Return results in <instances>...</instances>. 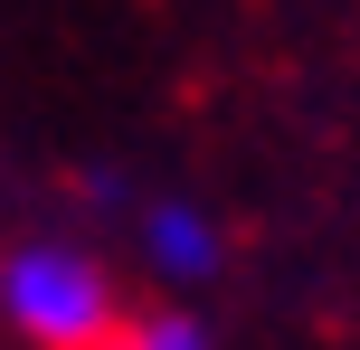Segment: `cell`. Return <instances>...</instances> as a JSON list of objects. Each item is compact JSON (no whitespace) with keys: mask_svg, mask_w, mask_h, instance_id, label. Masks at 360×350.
<instances>
[{"mask_svg":"<svg viewBox=\"0 0 360 350\" xmlns=\"http://www.w3.org/2000/svg\"><path fill=\"white\" fill-rule=\"evenodd\" d=\"M0 313H10V332L29 350H95L124 303H114L95 256H76V246H19L0 265Z\"/></svg>","mask_w":360,"mask_h":350,"instance_id":"1","label":"cell"},{"mask_svg":"<svg viewBox=\"0 0 360 350\" xmlns=\"http://www.w3.org/2000/svg\"><path fill=\"white\" fill-rule=\"evenodd\" d=\"M95 350H199V332L180 313H114V332Z\"/></svg>","mask_w":360,"mask_h":350,"instance_id":"2","label":"cell"}]
</instances>
